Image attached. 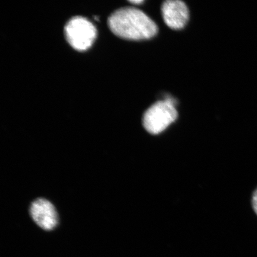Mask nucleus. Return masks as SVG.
Returning a JSON list of instances; mask_svg holds the SVG:
<instances>
[{
    "label": "nucleus",
    "instance_id": "1",
    "mask_svg": "<svg viewBox=\"0 0 257 257\" xmlns=\"http://www.w3.org/2000/svg\"><path fill=\"white\" fill-rule=\"evenodd\" d=\"M108 25L116 36L132 41L149 40L155 37L158 27L155 22L140 10L121 8L108 18Z\"/></svg>",
    "mask_w": 257,
    "mask_h": 257
},
{
    "label": "nucleus",
    "instance_id": "2",
    "mask_svg": "<svg viewBox=\"0 0 257 257\" xmlns=\"http://www.w3.org/2000/svg\"><path fill=\"white\" fill-rule=\"evenodd\" d=\"M178 111L170 99L156 102L145 112L143 125L151 134L162 133L178 117Z\"/></svg>",
    "mask_w": 257,
    "mask_h": 257
},
{
    "label": "nucleus",
    "instance_id": "3",
    "mask_svg": "<svg viewBox=\"0 0 257 257\" xmlns=\"http://www.w3.org/2000/svg\"><path fill=\"white\" fill-rule=\"evenodd\" d=\"M64 32L66 40L74 49L84 51L92 46L95 40L96 28L87 19L76 16L67 22Z\"/></svg>",
    "mask_w": 257,
    "mask_h": 257
},
{
    "label": "nucleus",
    "instance_id": "4",
    "mask_svg": "<svg viewBox=\"0 0 257 257\" xmlns=\"http://www.w3.org/2000/svg\"><path fill=\"white\" fill-rule=\"evenodd\" d=\"M30 213L34 222L45 230H51L57 226L59 217L55 207L46 199L38 198L32 202Z\"/></svg>",
    "mask_w": 257,
    "mask_h": 257
},
{
    "label": "nucleus",
    "instance_id": "5",
    "mask_svg": "<svg viewBox=\"0 0 257 257\" xmlns=\"http://www.w3.org/2000/svg\"><path fill=\"white\" fill-rule=\"evenodd\" d=\"M162 12L166 24L173 30H181L189 20L187 6L180 0H168L164 2Z\"/></svg>",
    "mask_w": 257,
    "mask_h": 257
},
{
    "label": "nucleus",
    "instance_id": "6",
    "mask_svg": "<svg viewBox=\"0 0 257 257\" xmlns=\"http://www.w3.org/2000/svg\"><path fill=\"white\" fill-rule=\"evenodd\" d=\"M252 206L253 210H254L256 214H257V189L253 194Z\"/></svg>",
    "mask_w": 257,
    "mask_h": 257
},
{
    "label": "nucleus",
    "instance_id": "7",
    "mask_svg": "<svg viewBox=\"0 0 257 257\" xmlns=\"http://www.w3.org/2000/svg\"><path fill=\"white\" fill-rule=\"evenodd\" d=\"M130 2L134 5H140L141 3H143L144 1H143V0H133V1H130Z\"/></svg>",
    "mask_w": 257,
    "mask_h": 257
}]
</instances>
